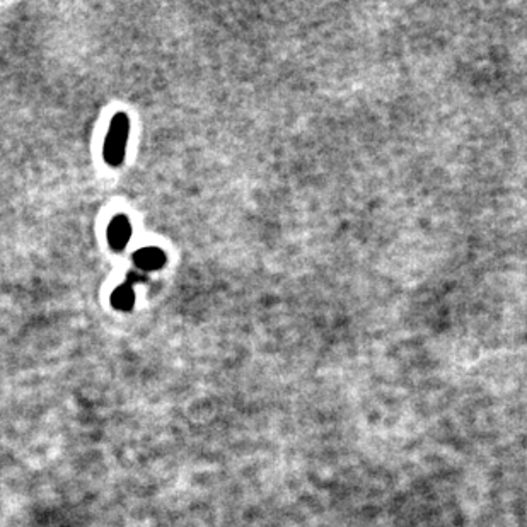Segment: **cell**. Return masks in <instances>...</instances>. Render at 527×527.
I'll list each match as a JSON object with an SVG mask.
<instances>
[{
	"label": "cell",
	"instance_id": "obj_3",
	"mask_svg": "<svg viewBox=\"0 0 527 527\" xmlns=\"http://www.w3.org/2000/svg\"><path fill=\"white\" fill-rule=\"evenodd\" d=\"M133 261L144 272H152V270H157L164 265L166 256L157 248H144V250L137 251Z\"/></svg>",
	"mask_w": 527,
	"mask_h": 527
},
{
	"label": "cell",
	"instance_id": "obj_2",
	"mask_svg": "<svg viewBox=\"0 0 527 527\" xmlns=\"http://www.w3.org/2000/svg\"><path fill=\"white\" fill-rule=\"evenodd\" d=\"M130 236H132V225H130L128 218L125 215H118L111 221L110 227H107V241L113 250L120 251L127 246Z\"/></svg>",
	"mask_w": 527,
	"mask_h": 527
},
{
	"label": "cell",
	"instance_id": "obj_1",
	"mask_svg": "<svg viewBox=\"0 0 527 527\" xmlns=\"http://www.w3.org/2000/svg\"><path fill=\"white\" fill-rule=\"evenodd\" d=\"M128 140V118L120 113L111 121L105 142V159L110 166H120L125 159V148Z\"/></svg>",
	"mask_w": 527,
	"mask_h": 527
},
{
	"label": "cell",
	"instance_id": "obj_4",
	"mask_svg": "<svg viewBox=\"0 0 527 527\" xmlns=\"http://www.w3.org/2000/svg\"><path fill=\"white\" fill-rule=\"evenodd\" d=\"M111 304L118 311H130L135 304V294H133L132 285H121L111 295Z\"/></svg>",
	"mask_w": 527,
	"mask_h": 527
}]
</instances>
